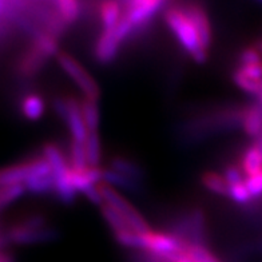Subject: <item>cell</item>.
<instances>
[{
  "label": "cell",
  "instance_id": "cell-36",
  "mask_svg": "<svg viewBox=\"0 0 262 262\" xmlns=\"http://www.w3.org/2000/svg\"><path fill=\"white\" fill-rule=\"evenodd\" d=\"M257 47H258V50H259V51L262 52V40L259 41V43H258V46H257Z\"/></svg>",
  "mask_w": 262,
  "mask_h": 262
},
{
  "label": "cell",
  "instance_id": "cell-25",
  "mask_svg": "<svg viewBox=\"0 0 262 262\" xmlns=\"http://www.w3.org/2000/svg\"><path fill=\"white\" fill-rule=\"evenodd\" d=\"M84 152H86L87 165L91 167H100L102 145H100L99 133H87V138L84 141Z\"/></svg>",
  "mask_w": 262,
  "mask_h": 262
},
{
  "label": "cell",
  "instance_id": "cell-16",
  "mask_svg": "<svg viewBox=\"0 0 262 262\" xmlns=\"http://www.w3.org/2000/svg\"><path fill=\"white\" fill-rule=\"evenodd\" d=\"M241 127L248 137L255 138L262 133V104L258 102L244 107L241 117Z\"/></svg>",
  "mask_w": 262,
  "mask_h": 262
},
{
  "label": "cell",
  "instance_id": "cell-18",
  "mask_svg": "<svg viewBox=\"0 0 262 262\" xmlns=\"http://www.w3.org/2000/svg\"><path fill=\"white\" fill-rule=\"evenodd\" d=\"M26 193H30L32 195L38 196H54L55 194V178L50 174L45 176H36L28 178L25 183Z\"/></svg>",
  "mask_w": 262,
  "mask_h": 262
},
{
  "label": "cell",
  "instance_id": "cell-3",
  "mask_svg": "<svg viewBox=\"0 0 262 262\" xmlns=\"http://www.w3.org/2000/svg\"><path fill=\"white\" fill-rule=\"evenodd\" d=\"M244 107L238 108H224L215 110L214 113L201 115L194 118L183 126V135L189 138H204L207 134H213L217 131H224L233 128L235 126H241V117Z\"/></svg>",
  "mask_w": 262,
  "mask_h": 262
},
{
  "label": "cell",
  "instance_id": "cell-23",
  "mask_svg": "<svg viewBox=\"0 0 262 262\" xmlns=\"http://www.w3.org/2000/svg\"><path fill=\"white\" fill-rule=\"evenodd\" d=\"M201 183H202V186H204L207 191H210L211 194H215V195L220 196H228L229 185L228 182H226V180H225L224 174L207 170V171L202 172V176H201Z\"/></svg>",
  "mask_w": 262,
  "mask_h": 262
},
{
  "label": "cell",
  "instance_id": "cell-8",
  "mask_svg": "<svg viewBox=\"0 0 262 262\" xmlns=\"http://www.w3.org/2000/svg\"><path fill=\"white\" fill-rule=\"evenodd\" d=\"M54 110L69 128L71 141L84 143L87 128L82 117L80 100L74 97H58L54 100Z\"/></svg>",
  "mask_w": 262,
  "mask_h": 262
},
{
  "label": "cell",
  "instance_id": "cell-30",
  "mask_svg": "<svg viewBox=\"0 0 262 262\" xmlns=\"http://www.w3.org/2000/svg\"><path fill=\"white\" fill-rule=\"evenodd\" d=\"M245 182L253 198L262 195V170L254 176L245 178Z\"/></svg>",
  "mask_w": 262,
  "mask_h": 262
},
{
  "label": "cell",
  "instance_id": "cell-28",
  "mask_svg": "<svg viewBox=\"0 0 262 262\" xmlns=\"http://www.w3.org/2000/svg\"><path fill=\"white\" fill-rule=\"evenodd\" d=\"M228 196L238 205H246L253 200L252 194H250L248 186H246L245 180H241V181H238V182L230 183V185H229Z\"/></svg>",
  "mask_w": 262,
  "mask_h": 262
},
{
  "label": "cell",
  "instance_id": "cell-31",
  "mask_svg": "<svg viewBox=\"0 0 262 262\" xmlns=\"http://www.w3.org/2000/svg\"><path fill=\"white\" fill-rule=\"evenodd\" d=\"M82 194L86 196L87 200L90 201L91 204L97 205L98 207H99L100 205H103V198H102V194H100L98 185H94V186L89 187V189L84 190Z\"/></svg>",
  "mask_w": 262,
  "mask_h": 262
},
{
  "label": "cell",
  "instance_id": "cell-27",
  "mask_svg": "<svg viewBox=\"0 0 262 262\" xmlns=\"http://www.w3.org/2000/svg\"><path fill=\"white\" fill-rule=\"evenodd\" d=\"M233 82L235 83V86L238 89H241L244 93L249 94V95H253V97H257L261 90L262 80L253 79V78H249V76L244 75L242 73H239L238 70H234L233 73Z\"/></svg>",
  "mask_w": 262,
  "mask_h": 262
},
{
  "label": "cell",
  "instance_id": "cell-35",
  "mask_svg": "<svg viewBox=\"0 0 262 262\" xmlns=\"http://www.w3.org/2000/svg\"><path fill=\"white\" fill-rule=\"evenodd\" d=\"M257 102H258L259 104H262V84H261V90H259V93H258V95H257Z\"/></svg>",
  "mask_w": 262,
  "mask_h": 262
},
{
  "label": "cell",
  "instance_id": "cell-17",
  "mask_svg": "<svg viewBox=\"0 0 262 262\" xmlns=\"http://www.w3.org/2000/svg\"><path fill=\"white\" fill-rule=\"evenodd\" d=\"M123 15V6L119 0H103L99 6L100 23L103 31L113 30Z\"/></svg>",
  "mask_w": 262,
  "mask_h": 262
},
{
  "label": "cell",
  "instance_id": "cell-6",
  "mask_svg": "<svg viewBox=\"0 0 262 262\" xmlns=\"http://www.w3.org/2000/svg\"><path fill=\"white\" fill-rule=\"evenodd\" d=\"M55 59L59 67L63 70V73L69 76L74 82V84L79 89L80 93L83 94V98L99 100V84L79 60H76L73 55H70L69 52L64 51H59Z\"/></svg>",
  "mask_w": 262,
  "mask_h": 262
},
{
  "label": "cell",
  "instance_id": "cell-20",
  "mask_svg": "<svg viewBox=\"0 0 262 262\" xmlns=\"http://www.w3.org/2000/svg\"><path fill=\"white\" fill-rule=\"evenodd\" d=\"M239 169L245 178L254 176L262 170V151L254 143L248 146L245 151L242 152Z\"/></svg>",
  "mask_w": 262,
  "mask_h": 262
},
{
  "label": "cell",
  "instance_id": "cell-2",
  "mask_svg": "<svg viewBox=\"0 0 262 262\" xmlns=\"http://www.w3.org/2000/svg\"><path fill=\"white\" fill-rule=\"evenodd\" d=\"M6 237L8 244L14 245H38L55 241L58 238V230L52 228L45 215L35 214L8 228L6 230Z\"/></svg>",
  "mask_w": 262,
  "mask_h": 262
},
{
  "label": "cell",
  "instance_id": "cell-21",
  "mask_svg": "<svg viewBox=\"0 0 262 262\" xmlns=\"http://www.w3.org/2000/svg\"><path fill=\"white\" fill-rule=\"evenodd\" d=\"M108 169L121 172L123 176H127L137 181H141V182H143V178H145V171L142 169V166L127 157H114L110 161Z\"/></svg>",
  "mask_w": 262,
  "mask_h": 262
},
{
  "label": "cell",
  "instance_id": "cell-19",
  "mask_svg": "<svg viewBox=\"0 0 262 262\" xmlns=\"http://www.w3.org/2000/svg\"><path fill=\"white\" fill-rule=\"evenodd\" d=\"M46 111L45 99L36 93L26 94L20 100V113L27 121H39Z\"/></svg>",
  "mask_w": 262,
  "mask_h": 262
},
{
  "label": "cell",
  "instance_id": "cell-9",
  "mask_svg": "<svg viewBox=\"0 0 262 262\" xmlns=\"http://www.w3.org/2000/svg\"><path fill=\"white\" fill-rule=\"evenodd\" d=\"M50 172L51 169L43 157L26 159L20 163L0 169V187L8 185H23L31 177L45 176Z\"/></svg>",
  "mask_w": 262,
  "mask_h": 262
},
{
  "label": "cell",
  "instance_id": "cell-4",
  "mask_svg": "<svg viewBox=\"0 0 262 262\" xmlns=\"http://www.w3.org/2000/svg\"><path fill=\"white\" fill-rule=\"evenodd\" d=\"M206 215L200 207L185 211L171 224L170 233L189 244L206 245L207 241Z\"/></svg>",
  "mask_w": 262,
  "mask_h": 262
},
{
  "label": "cell",
  "instance_id": "cell-15",
  "mask_svg": "<svg viewBox=\"0 0 262 262\" xmlns=\"http://www.w3.org/2000/svg\"><path fill=\"white\" fill-rule=\"evenodd\" d=\"M102 182H106L111 185L115 189H121L123 191H127L134 195H139L142 194V189H143V182L137 181L134 178H130L127 176H123L121 172L114 171V170L103 169V174H102Z\"/></svg>",
  "mask_w": 262,
  "mask_h": 262
},
{
  "label": "cell",
  "instance_id": "cell-7",
  "mask_svg": "<svg viewBox=\"0 0 262 262\" xmlns=\"http://www.w3.org/2000/svg\"><path fill=\"white\" fill-rule=\"evenodd\" d=\"M123 6L122 20L128 26L131 34L147 26L167 0H119Z\"/></svg>",
  "mask_w": 262,
  "mask_h": 262
},
{
  "label": "cell",
  "instance_id": "cell-13",
  "mask_svg": "<svg viewBox=\"0 0 262 262\" xmlns=\"http://www.w3.org/2000/svg\"><path fill=\"white\" fill-rule=\"evenodd\" d=\"M185 11L187 12V15L190 16V19L193 20L194 26H195L198 35H200V39L202 41L205 49L209 51L211 46V39H213V35H211V26L210 20H209V16H207L206 11L204 10L202 6L196 3H189L183 6Z\"/></svg>",
  "mask_w": 262,
  "mask_h": 262
},
{
  "label": "cell",
  "instance_id": "cell-5",
  "mask_svg": "<svg viewBox=\"0 0 262 262\" xmlns=\"http://www.w3.org/2000/svg\"><path fill=\"white\" fill-rule=\"evenodd\" d=\"M98 187H99V191L103 198V204L113 207L135 233L142 234V233L150 230L146 218L115 187L106 182H99Z\"/></svg>",
  "mask_w": 262,
  "mask_h": 262
},
{
  "label": "cell",
  "instance_id": "cell-34",
  "mask_svg": "<svg viewBox=\"0 0 262 262\" xmlns=\"http://www.w3.org/2000/svg\"><path fill=\"white\" fill-rule=\"evenodd\" d=\"M7 11V0H0V17Z\"/></svg>",
  "mask_w": 262,
  "mask_h": 262
},
{
  "label": "cell",
  "instance_id": "cell-22",
  "mask_svg": "<svg viewBox=\"0 0 262 262\" xmlns=\"http://www.w3.org/2000/svg\"><path fill=\"white\" fill-rule=\"evenodd\" d=\"M80 110H82V117L83 121H84V124H86L87 133H99V100L83 98L80 100Z\"/></svg>",
  "mask_w": 262,
  "mask_h": 262
},
{
  "label": "cell",
  "instance_id": "cell-1",
  "mask_svg": "<svg viewBox=\"0 0 262 262\" xmlns=\"http://www.w3.org/2000/svg\"><path fill=\"white\" fill-rule=\"evenodd\" d=\"M165 21L174 34L185 52L195 63H205L207 50L205 49L193 20L190 19L183 6H172L165 11Z\"/></svg>",
  "mask_w": 262,
  "mask_h": 262
},
{
  "label": "cell",
  "instance_id": "cell-14",
  "mask_svg": "<svg viewBox=\"0 0 262 262\" xmlns=\"http://www.w3.org/2000/svg\"><path fill=\"white\" fill-rule=\"evenodd\" d=\"M41 157L47 161L50 169H51L52 176L55 177V178L63 177L67 172V170L70 169L69 157L54 142H49V143H46L43 146Z\"/></svg>",
  "mask_w": 262,
  "mask_h": 262
},
{
  "label": "cell",
  "instance_id": "cell-24",
  "mask_svg": "<svg viewBox=\"0 0 262 262\" xmlns=\"http://www.w3.org/2000/svg\"><path fill=\"white\" fill-rule=\"evenodd\" d=\"M56 14L66 26L73 25L78 20L80 15L79 0H54Z\"/></svg>",
  "mask_w": 262,
  "mask_h": 262
},
{
  "label": "cell",
  "instance_id": "cell-29",
  "mask_svg": "<svg viewBox=\"0 0 262 262\" xmlns=\"http://www.w3.org/2000/svg\"><path fill=\"white\" fill-rule=\"evenodd\" d=\"M239 64H249V63L262 62V52L258 47H246L241 51L239 58H238Z\"/></svg>",
  "mask_w": 262,
  "mask_h": 262
},
{
  "label": "cell",
  "instance_id": "cell-11",
  "mask_svg": "<svg viewBox=\"0 0 262 262\" xmlns=\"http://www.w3.org/2000/svg\"><path fill=\"white\" fill-rule=\"evenodd\" d=\"M122 41L115 36L113 30L102 31L94 46V58L100 64H110L117 59Z\"/></svg>",
  "mask_w": 262,
  "mask_h": 262
},
{
  "label": "cell",
  "instance_id": "cell-10",
  "mask_svg": "<svg viewBox=\"0 0 262 262\" xmlns=\"http://www.w3.org/2000/svg\"><path fill=\"white\" fill-rule=\"evenodd\" d=\"M102 174H103V167H91V166H87L84 169L70 167L64 174V180L76 193H83L89 187L102 182Z\"/></svg>",
  "mask_w": 262,
  "mask_h": 262
},
{
  "label": "cell",
  "instance_id": "cell-32",
  "mask_svg": "<svg viewBox=\"0 0 262 262\" xmlns=\"http://www.w3.org/2000/svg\"><path fill=\"white\" fill-rule=\"evenodd\" d=\"M6 245H8L7 242V237H6V230L2 228V225H0V250H3V248Z\"/></svg>",
  "mask_w": 262,
  "mask_h": 262
},
{
  "label": "cell",
  "instance_id": "cell-26",
  "mask_svg": "<svg viewBox=\"0 0 262 262\" xmlns=\"http://www.w3.org/2000/svg\"><path fill=\"white\" fill-rule=\"evenodd\" d=\"M25 194V185H8L0 187V213L17 202Z\"/></svg>",
  "mask_w": 262,
  "mask_h": 262
},
{
  "label": "cell",
  "instance_id": "cell-33",
  "mask_svg": "<svg viewBox=\"0 0 262 262\" xmlns=\"http://www.w3.org/2000/svg\"><path fill=\"white\" fill-rule=\"evenodd\" d=\"M0 262H14V259L8 253L0 250Z\"/></svg>",
  "mask_w": 262,
  "mask_h": 262
},
{
  "label": "cell",
  "instance_id": "cell-12",
  "mask_svg": "<svg viewBox=\"0 0 262 262\" xmlns=\"http://www.w3.org/2000/svg\"><path fill=\"white\" fill-rule=\"evenodd\" d=\"M49 60V56L31 43L27 51L23 54V56L17 62V73L20 74V76H23V78H27V79L28 78H34L35 75H38L41 70L45 69Z\"/></svg>",
  "mask_w": 262,
  "mask_h": 262
}]
</instances>
